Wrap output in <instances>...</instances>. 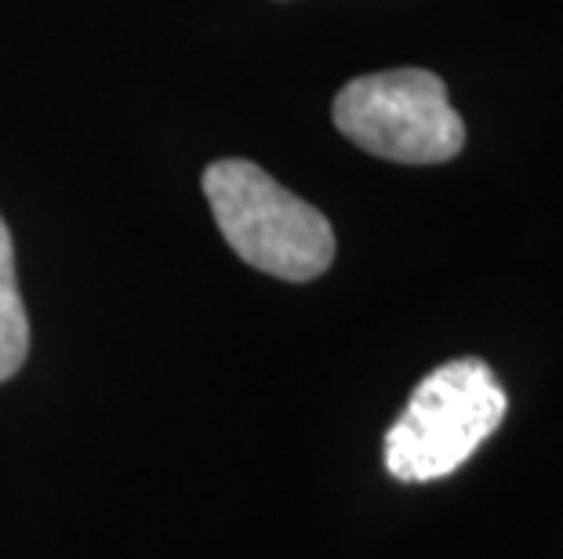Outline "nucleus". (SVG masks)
<instances>
[{
    "instance_id": "obj_1",
    "label": "nucleus",
    "mask_w": 563,
    "mask_h": 559,
    "mask_svg": "<svg viewBox=\"0 0 563 559\" xmlns=\"http://www.w3.org/2000/svg\"><path fill=\"white\" fill-rule=\"evenodd\" d=\"M203 197L225 244L251 269L291 283L317 280L331 269V222L258 164L214 160L203 171Z\"/></svg>"
},
{
    "instance_id": "obj_4",
    "label": "nucleus",
    "mask_w": 563,
    "mask_h": 559,
    "mask_svg": "<svg viewBox=\"0 0 563 559\" xmlns=\"http://www.w3.org/2000/svg\"><path fill=\"white\" fill-rule=\"evenodd\" d=\"M30 353V320L19 294L15 277V244H11L8 222L0 219V382L19 374Z\"/></svg>"
},
{
    "instance_id": "obj_2",
    "label": "nucleus",
    "mask_w": 563,
    "mask_h": 559,
    "mask_svg": "<svg viewBox=\"0 0 563 559\" xmlns=\"http://www.w3.org/2000/svg\"><path fill=\"white\" fill-rule=\"evenodd\" d=\"M506 389L495 371L462 356L426 374L386 433V469L404 483L443 480L462 469L506 418Z\"/></svg>"
},
{
    "instance_id": "obj_3",
    "label": "nucleus",
    "mask_w": 563,
    "mask_h": 559,
    "mask_svg": "<svg viewBox=\"0 0 563 559\" xmlns=\"http://www.w3.org/2000/svg\"><path fill=\"white\" fill-rule=\"evenodd\" d=\"M334 127L371 157L443 164L465 146V124L448 85L429 69H386L350 80L334 94Z\"/></svg>"
}]
</instances>
